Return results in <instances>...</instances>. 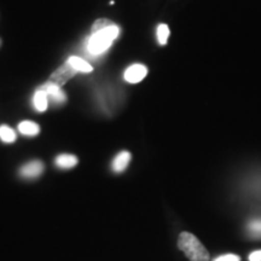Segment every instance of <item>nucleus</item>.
Here are the masks:
<instances>
[{
  "instance_id": "nucleus-1",
  "label": "nucleus",
  "mask_w": 261,
  "mask_h": 261,
  "mask_svg": "<svg viewBox=\"0 0 261 261\" xmlns=\"http://www.w3.org/2000/svg\"><path fill=\"white\" fill-rule=\"evenodd\" d=\"M120 34V28L114 23L103 31L92 33L87 40V50L92 56H100L113 45Z\"/></svg>"
},
{
  "instance_id": "nucleus-2",
  "label": "nucleus",
  "mask_w": 261,
  "mask_h": 261,
  "mask_svg": "<svg viewBox=\"0 0 261 261\" xmlns=\"http://www.w3.org/2000/svg\"><path fill=\"white\" fill-rule=\"evenodd\" d=\"M179 249L191 261H208L210 253L198 238L190 232H181L178 240Z\"/></svg>"
},
{
  "instance_id": "nucleus-3",
  "label": "nucleus",
  "mask_w": 261,
  "mask_h": 261,
  "mask_svg": "<svg viewBox=\"0 0 261 261\" xmlns=\"http://www.w3.org/2000/svg\"><path fill=\"white\" fill-rule=\"evenodd\" d=\"M77 71L74 69L71 65L68 63V62H65L64 64H62L58 69H56L54 71V73L51 74L50 76V80L51 83L58 85V86H64L65 84L68 83L70 79H73V77L76 75Z\"/></svg>"
},
{
  "instance_id": "nucleus-4",
  "label": "nucleus",
  "mask_w": 261,
  "mask_h": 261,
  "mask_svg": "<svg viewBox=\"0 0 261 261\" xmlns=\"http://www.w3.org/2000/svg\"><path fill=\"white\" fill-rule=\"evenodd\" d=\"M39 90L45 91L47 97L54 100V103L64 104L67 102V96H65V92L62 90V87L58 86L56 84L51 83V81H47L46 84L41 85V86L39 87Z\"/></svg>"
},
{
  "instance_id": "nucleus-5",
  "label": "nucleus",
  "mask_w": 261,
  "mask_h": 261,
  "mask_svg": "<svg viewBox=\"0 0 261 261\" xmlns=\"http://www.w3.org/2000/svg\"><path fill=\"white\" fill-rule=\"evenodd\" d=\"M146 74H148V68L144 64L137 63L127 68L125 74H123V77H125L127 83L138 84L144 79Z\"/></svg>"
},
{
  "instance_id": "nucleus-6",
  "label": "nucleus",
  "mask_w": 261,
  "mask_h": 261,
  "mask_svg": "<svg viewBox=\"0 0 261 261\" xmlns=\"http://www.w3.org/2000/svg\"><path fill=\"white\" fill-rule=\"evenodd\" d=\"M42 172H44V165L39 160L25 163L19 168V175L24 179L38 178L39 175L42 174Z\"/></svg>"
},
{
  "instance_id": "nucleus-7",
  "label": "nucleus",
  "mask_w": 261,
  "mask_h": 261,
  "mask_svg": "<svg viewBox=\"0 0 261 261\" xmlns=\"http://www.w3.org/2000/svg\"><path fill=\"white\" fill-rule=\"evenodd\" d=\"M130 161V154L128 151H120L113 160L112 168L115 173H121L127 168Z\"/></svg>"
},
{
  "instance_id": "nucleus-8",
  "label": "nucleus",
  "mask_w": 261,
  "mask_h": 261,
  "mask_svg": "<svg viewBox=\"0 0 261 261\" xmlns=\"http://www.w3.org/2000/svg\"><path fill=\"white\" fill-rule=\"evenodd\" d=\"M77 158L75 155H70V154H61L58 155L56 159H55V163L58 168L62 169H69L73 168L77 165Z\"/></svg>"
},
{
  "instance_id": "nucleus-9",
  "label": "nucleus",
  "mask_w": 261,
  "mask_h": 261,
  "mask_svg": "<svg viewBox=\"0 0 261 261\" xmlns=\"http://www.w3.org/2000/svg\"><path fill=\"white\" fill-rule=\"evenodd\" d=\"M33 106H34V108L39 113L45 112V110L47 109L48 97L45 91L38 89V91L34 94V97H33Z\"/></svg>"
},
{
  "instance_id": "nucleus-10",
  "label": "nucleus",
  "mask_w": 261,
  "mask_h": 261,
  "mask_svg": "<svg viewBox=\"0 0 261 261\" xmlns=\"http://www.w3.org/2000/svg\"><path fill=\"white\" fill-rule=\"evenodd\" d=\"M68 63H69L71 67L74 68L76 71H81V73H91L93 70V67L91 65L89 62H86L83 58L71 56L68 58Z\"/></svg>"
},
{
  "instance_id": "nucleus-11",
  "label": "nucleus",
  "mask_w": 261,
  "mask_h": 261,
  "mask_svg": "<svg viewBox=\"0 0 261 261\" xmlns=\"http://www.w3.org/2000/svg\"><path fill=\"white\" fill-rule=\"evenodd\" d=\"M18 130L23 136L35 137L40 133V127H39L38 123L33 121H22L18 125Z\"/></svg>"
},
{
  "instance_id": "nucleus-12",
  "label": "nucleus",
  "mask_w": 261,
  "mask_h": 261,
  "mask_svg": "<svg viewBox=\"0 0 261 261\" xmlns=\"http://www.w3.org/2000/svg\"><path fill=\"white\" fill-rule=\"evenodd\" d=\"M0 139L4 143H14L16 140L15 130L6 125L0 126Z\"/></svg>"
},
{
  "instance_id": "nucleus-13",
  "label": "nucleus",
  "mask_w": 261,
  "mask_h": 261,
  "mask_svg": "<svg viewBox=\"0 0 261 261\" xmlns=\"http://www.w3.org/2000/svg\"><path fill=\"white\" fill-rule=\"evenodd\" d=\"M156 37H158V41L160 45H166L169 38V28L167 24H159L158 29H156Z\"/></svg>"
},
{
  "instance_id": "nucleus-14",
  "label": "nucleus",
  "mask_w": 261,
  "mask_h": 261,
  "mask_svg": "<svg viewBox=\"0 0 261 261\" xmlns=\"http://www.w3.org/2000/svg\"><path fill=\"white\" fill-rule=\"evenodd\" d=\"M114 24L110 19L108 18H98L96 22L92 24V33H97L99 31H103V29H106L107 27H109V25Z\"/></svg>"
},
{
  "instance_id": "nucleus-15",
  "label": "nucleus",
  "mask_w": 261,
  "mask_h": 261,
  "mask_svg": "<svg viewBox=\"0 0 261 261\" xmlns=\"http://www.w3.org/2000/svg\"><path fill=\"white\" fill-rule=\"evenodd\" d=\"M249 232L253 237H261V219L253 220L252 223H249Z\"/></svg>"
},
{
  "instance_id": "nucleus-16",
  "label": "nucleus",
  "mask_w": 261,
  "mask_h": 261,
  "mask_svg": "<svg viewBox=\"0 0 261 261\" xmlns=\"http://www.w3.org/2000/svg\"><path fill=\"white\" fill-rule=\"evenodd\" d=\"M214 261H241V257L234 254H225V255L217 257Z\"/></svg>"
},
{
  "instance_id": "nucleus-17",
  "label": "nucleus",
  "mask_w": 261,
  "mask_h": 261,
  "mask_svg": "<svg viewBox=\"0 0 261 261\" xmlns=\"http://www.w3.org/2000/svg\"><path fill=\"white\" fill-rule=\"evenodd\" d=\"M249 261H261V250H255L250 254Z\"/></svg>"
},
{
  "instance_id": "nucleus-18",
  "label": "nucleus",
  "mask_w": 261,
  "mask_h": 261,
  "mask_svg": "<svg viewBox=\"0 0 261 261\" xmlns=\"http://www.w3.org/2000/svg\"><path fill=\"white\" fill-rule=\"evenodd\" d=\"M0 44H2V41H0Z\"/></svg>"
}]
</instances>
